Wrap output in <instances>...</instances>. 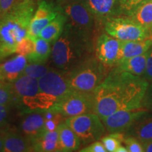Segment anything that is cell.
I'll return each mask as SVG.
<instances>
[{
  "label": "cell",
  "instance_id": "cell-1",
  "mask_svg": "<svg viewBox=\"0 0 152 152\" xmlns=\"http://www.w3.org/2000/svg\"><path fill=\"white\" fill-rule=\"evenodd\" d=\"M148 85L143 76L114 67L93 92L94 113L102 118L120 110L142 108Z\"/></svg>",
  "mask_w": 152,
  "mask_h": 152
},
{
  "label": "cell",
  "instance_id": "cell-2",
  "mask_svg": "<svg viewBox=\"0 0 152 152\" xmlns=\"http://www.w3.org/2000/svg\"><path fill=\"white\" fill-rule=\"evenodd\" d=\"M35 13V0H18L0 17V59L16 53L18 44L28 37Z\"/></svg>",
  "mask_w": 152,
  "mask_h": 152
},
{
  "label": "cell",
  "instance_id": "cell-3",
  "mask_svg": "<svg viewBox=\"0 0 152 152\" xmlns=\"http://www.w3.org/2000/svg\"><path fill=\"white\" fill-rule=\"evenodd\" d=\"M91 35L66 23L62 35L54 44L52 61L56 68L69 72L90 57Z\"/></svg>",
  "mask_w": 152,
  "mask_h": 152
},
{
  "label": "cell",
  "instance_id": "cell-4",
  "mask_svg": "<svg viewBox=\"0 0 152 152\" xmlns=\"http://www.w3.org/2000/svg\"><path fill=\"white\" fill-rule=\"evenodd\" d=\"M106 67L96 57L90 56L71 71L66 72L70 89L93 92L109 73Z\"/></svg>",
  "mask_w": 152,
  "mask_h": 152
},
{
  "label": "cell",
  "instance_id": "cell-5",
  "mask_svg": "<svg viewBox=\"0 0 152 152\" xmlns=\"http://www.w3.org/2000/svg\"><path fill=\"white\" fill-rule=\"evenodd\" d=\"M65 122L78 136L83 145L97 141L106 130L101 118L95 113L67 118Z\"/></svg>",
  "mask_w": 152,
  "mask_h": 152
},
{
  "label": "cell",
  "instance_id": "cell-6",
  "mask_svg": "<svg viewBox=\"0 0 152 152\" xmlns=\"http://www.w3.org/2000/svg\"><path fill=\"white\" fill-rule=\"evenodd\" d=\"M108 35L122 41L143 40L149 38L150 30L142 27L129 16H113L104 22Z\"/></svg>",
  "mask_w": 152,
  "mask_h": 152
},
{
  "label": "cell",
  "instance_id": "cell-7",
  "mask_svg": "<svg viewBox=\"0 0 152 152\" xmlns=\"http://www.w3.org/2000/svg\"><path fill=\"white\" fill-rule=\"evenodd\" d=\"M52 107L65 118L81 114L94 113V94L71 90L57 101Z\"/></svg>",
  "mask_w": 152,
  "mask_h": 152
},
{
  "label": "cell",
  "instance_id": "cell-8",
  "mask_svg": "<svg viewBox=\"0 0 152 152\" xmlns=\"http://www.w3.org/2000/svg\"><path fill=\"white\" fill-rule=\"evenodd\" d=\"M59 7L61 11L67 17L68 24L92 35L95 18L81 0H75Z\"/></svg>",
  "mask_w": 152,
  "mask_h": 152
},
{
  "label": "cell",
  "instance_id": "cell-9",
  "mask_svg": "<svg viewBox=\"0 0 152 152\" xmlns=\"http://www.w3.org/2000/svg\"><path fill=\"white\" fill-rule=\"evenodd\" d=\"M122 40L102 34L96 40V57L106 66H116L122 58Z\"/></svg>",
  "mask_w": 152,
  "mask_h": 152
},
{
  "label": "cell",
  "instance_id": "cell-10",
  "mask_svg": "<svg viewBox=\"0 0 152 152\" xmlns=\"http://www.w3.org/2000/svg\"><path fill=\"white\" fill-rule=\"evenodd\" d=\"M149 111L144 108L120 110L104 118L102 121L109 133L126 132L132 125Z\"/></svg>",
  "mask_w": 152,
  "mask_h": 152
},
{
  "label": "cell",
  "instance_id": "cell-11",
  "mask_svg": "<svg viewBox=\"0 0 152 152\" xmlns=\"http://www.w3.org/2000/svg\"><path fill=\"white\" fill-rule=\"evenodd\" d=\"M60 12V7L46 0H38L37 10L30 24L28 37L35 40L43 28L56 18Z\"/></svg>",
  "mask_w": 152,
  "mask_h": 152
},
{
  "label": "cell",
  "instance_id": "cell-12",
  "mask_svg": "<svg viewBox=\"0 0 152 152\" xmlns=\"http://www.w3.org/2000/svg\"><path fill=\"white\" fill-rule=\"evenodd\" d=\"M38 83L41 92L54 96L58 100L71 91L68 85L67 73L63 71H58L52 68L38 79Z\"/></svg>",
  "mask_w": 152,
  "mask_h": 152
},
{
  "label": "cell",
  "instance_id": "cell-13",
  "mask_svg": "<svg viewBox=\"0 0 152 152\" xmlns=\"http://www.w3.org/2000/svg\"><path fill=\"white\" fill-rule=\"evenodd\" d=\"M45 110H33L23 112L20 130L24 135L33 139L45 132Z\"/></svg>",
  "mask_w": 152,
  "mask_h": 152
},
{
  "label": "cell",
  "instance_id": "cell-14",
  "mask_svg": "<svg viewBox=\"0 0 152 152\" xmlns=\"http://www.w3.org/2000/svg\"><path fill=\"white\" fill-rule=\"evenodd\" d=\"M94 18L100 22L118 16V0H81Z\"/></svg>",
  "mask_w": 152,
  "mask_h": 152
},
{
  "label": "cell",
  "instance_id": "cell-15",
  "mask_svg": "<svg viewBox=\"0 0 152 152\" xmlns=\"http://www.w3.org/2000/svg\"><path fill=\"white\" fill-rule=\"evenodd\" d=\"M26 56L18 54L0 65V80L14 83L22 75L28 64Z\"/></svg>",
  "mask_w": 152,
  "mask_h": 152
},
{
  "label": "cell",
  "instance_id": "cell-16",
  "mask_svg": "<svg viewBox=\"0 0 152 152\" xmlns=\"http://www.w3.org/2000/svg\"><path fill=\"white\" fill-rule=\"evenodd\" d=\"M13 87L16 96V104L17 105L20 100L30 97L40 92L38 80L22 75L13 83Z\"/></svg>",
  "mask_w": 152,
  "mask_h": 152
},
{
  "label": "cell",
  "instance_id": "cell-17",
  "mask_svg": "<svg viewBox=\"0 0 152 152\" xmlns=\"http://www.w3.org/2000/svg\"><path fill=\"white\" fill-rule=\"evenodd\" d=\"M58 99L54 96L40 92L30 97L20 100L17 104L23 112L33 110H47L56 104Z\"/></svg>",
  "mask_w": 152,
  "mask_h": 152
},
{
  "label": "cell",
  "instance_id": "cell-18",
  "mask_svg": "<svg viewBox=\"0 0 152 152\" xmlns=\"http://www.w3.org/2000/svg\"><path fill=\"white\" fill-rule=\"evenodd\" d=\"M3 140L4 152L33 151L31 139L23 134L9 131L4 134Z\"/></svg>",
  "mask_w": 152,
  "mask_h": 152
},
{
  "label": "cell",
  "instance_id": "cell-19",
  "mask_svg": "<svg viewBox=\"0 0 152 152\" xmlns=\"http://www.w3.org/2000/svg\"><path fill=\"white\" fill-rule=\"evenodd\" d=\"M127 135L133 136L142 144L152 140V112L140 118L126 132Z\"/></svg>",
  "mask_w": 152,
  "mask_h": 152
},
{
  "label": "cell",
  "instance_id": "cell-20",
  "mask_svg": "<svg viewBox=\"0 0 152 152\" xmlns=\"http://www.w3.org/2000/svg\"><path fill=\"white\" fill-rule=\"evenodd\" d=\"M33 151L56 152L61 151L58 144V130L46 131L31 139Z\"/></svg>",
  "mask_w": 152,
  "mask_h": 152
},
{
  "label": "cell",
  "instance_id": "cell-21",
  "mask_svg": "<svg viewBox=\"0 0 152 152\" xmlns=\"http://www.w3.org/2000/svg\"><path fill=\"white\" fill-rule=\"evenodd\" d=\"M58 144L61 152L75 151L80 149L81 141L75 132L65 123H62L57 128Z\"/></svg>",
  "mask_w": 152,
  "mask_h": 152
},
{
  "label": "cell",
  "instance_id": "cell-22",
  "mask_svg": "<svg viewBox=\"0 0 152 152\" xmlns=\"http://www.w3.org/2000/svg\"><path fill=\"white\" fill-rule=\"evenodd\" d=\"M67 17L61 11L56 18L42 30L38 37L42 38L50 44L55 43L62 35L65 28Z\"/></svg>",
  "mask_w": 152,
  "mask_h": 152
},
{
  "label": "cell",
  "instance_id": "cell-23",
  "mask_svg": "<svg viewBox=\"0 0 152 152\" xmlns=\"http://www.w3.org/2000/svg\"><path fill=\"white\" fill-rule=\"evenodd\" d=\"M152 47V37L143 40L123 41L121 60L147 53Z\"/></svg>",
  "mask_w": 152,
  "mask_h": 152
},
{
  "label": "cell",
  "instance_id": "cell-24",
  "mask_svg": "<svg viewBox=\"0 0 152 152\" xmlns=\"http://www.w3.org/2000/svg\"><path fill=\"white\" fill-rule=\"evenodd\" d=\"M147 52L139 56L130 57L121 61L116 66L120 70L128 72L133 75L144 76L146 69Z\"/></svg>",
  "mask_w": 152,
  "mask_h": 152
},
{
  "label": "cell",
  "instance_id": "cell-25",
  "mask_svg": "<svg viewBox=\"0 0 152 152\" xmlns=\"http://www.w3.org/2000/svg\"><path fill=\"white\" fill-rule=\"evenodd\" d=\"M35 48L33 52L26 56L28 63L45 64L52 54L50 43L42 38L37 37L35 39Z\"/></svg>",
  "mask_w": 152,
  "mask_h": 152
},
{
  "label": "cell",
  "instance_id": "cell-26",
  "mask_svg": "<svg viewBox=\"0 0 152 152\" xmlns=\"http://www.w3.org/2000/svg\"><path fill=\"white\" fill-rule=\"evenodd\" d=\"M129 17L142 27L150 30L152 26V0L140 6Z\"/></svg>",
  "mask_w": 152,
  "mask_h": 152
},
{
  "label": "cell",
  "instance_id": "cell-27",
  "mask_svg": "<svg viewBox=\"0 0 152 152\" xmlns=\"http://www.w3.org/2000/svg\"><path fill=\"white\" fill-rule=\"evenodd\" d=\"M45 132L46 131L52 132V131L56 130L58 126L63 123V120L65 118L59 112L56 111L52 106L49 109L45 110Z\"/></svg>",
  "mask_w": 152,
  "mask_h": 152
},
{
  "label": "cell",
  "instance_id": "cell-28",
  "mask_svg": "<svg viewBox=\"0 0 152 152\" xmlns=\"http://www.w3.org/2000/svg\"><path fill=\"white\" fill-rule=\"evenodd\" d=\"M16 104L13 83L0 80V104L10 106Z\"/></svg>",
  "mask_w": 152,
  "mask_h": 152
},
{
  "label": "cell",
  "instance_id": "cell-29",
  "mask_svg": "<svg viewBox=\"0 0 152 152\" xmlns=\"http://www.w3.org/2000/svg\"><path fill=\"white\" fill-rule=\"evenodd\" d=\"M149 0H118V16H130L140 6Z\"/></svg>",
  "mask_w": 152,
  "mask_h": 152
},
{
  "label": "cell",
  "instance_id": "cell-30",
  "mask_svg": "<svg viewBox=\"0 0 152 152\" xmlns=\"http://www.w3.org/2000/svg\"><path fill=\"white\" fill-rule=\"evenodd\" d=\"M125 135L121 132L109 133L102 137V142L108 152H116L118 147L123 143Z\"/></svg>",
  "mask_w": 152,
  "mask_h": 152
},
{
  "label": "cell",
  "instance_id": "cell-31",
  "mask_svg": "<svg viewBox=\"0 0 152 152\" xmlns=\"http://www.w3.org/2000/svg\"><path fill=\"white\" fill-rule=\"evenodd\" d=\"M52 68L44 65V64L29 63L24 68L22 75L30 76V77L38 80L45 75Z\"/></svg>",
  "mask_w": 152,
  "mask_h": 152
},
{
  "label": "cell",
  "instance_id": "cell-32",
  "mask_svg": "<svg viewBox=\"0 0 152 152\" xmlns=\"http://www.w3.org/2000/svg\"><path fill=\"white\" fill-rule=\"evenodd\" d=\"M35 48V42L31 38L26 37L23 38L18 44L16 47V53L18 54L28 56V54L33 52Z\"/></svg>",
  "mask_w": 152,
  "mask_h": 152
},
{
  "label": "cell",
  "instance_id": "cell-33",
  "mask_svg": "<svg viewBox=\"0 0 152 152\" xmlns=\"http://www.w3.org/2000/svg\"><path fill=\"white\" fill-rule=\"evenodd\" d=\"M123 143L128 150V152H143L142 143L136 137L130 135L125 136Z\"/></svg>",
  "mask_w": 152,
  "mask_h": 152
},
{
  "label": "cell",
  "instance_id": "cell-34",
  "mask_svg": "<svg viewBox=\"0 0 152 152\" xmlns=\"http://www.w3.org/2000/svg\"><path fill=\"white\" fill-rule=\"evenodd\" d=\"M142 108L152 112V83H149L142 103Z\"/></svg>",
  "mask_w": 152,
  "mask_h": 152
},
{
  "label": "cell",
  "instance_id": "cell-35",
  "mask_svg": "<svg viewBox=\"0 0 152 152\" xmlns=\"http://www.w3.org/2000/svg\"><path fill=\"white\" fill-rule=\"evenodd\" d=\"M143 77L149 82V83H152V47L147 52L146 69Z\"/></svg>",
  "mask_w": 152,
  "mask_h": 152
},
{
  "label": "cell",
  "instance_id": "cell-36",
  "mask_svg": "<svg viewBox=\"0 0 152 152\" xmlns=\"http://www.w3.org/2000/svg\"><path fill=\"white\" fill-rule=\"evenodd\" d=\"M80 152H106V148L104 147L103 143L102 141H95L91 143L87 147L83 148L79 150Z\"/></svg>",
  "mask_w": 152,
  "mask_h": 152
},
{
  "label": "cell",
  "instance_id": "cell-37",
  "mask_svg": "<svg viewBox=\"0 0 152 152\" xmlns=\"http://www.w3.org/2000/svg\"><path fill=\"white\" fill-rule=\"evenodd\" d=\"M18 0H0V17L12 8Z\"/></svg>",
  "mask_w": 152,
  "mask_h": 152
},
{
  "label": "cell",
  "instance_id": "cell-38",
  "mask_svg": "<svg viewBox=\"0 0 152 152\" xmlns=\"http://www.w3.org/2000/svg\"><path fill=\"white\" fill-rule=\"evenodd\" d=\"M9 106L0 104V127L4 126L7 123L9 116Z\"/></svg>",
  "mask_w": 152,
  "mask_h": 152
},
{
  "label": "cell",
  "instance_id": "cell-39",
  "mask_svg": "<svg viewBox=\"0 0 152 152\" xmlns=\"http://www.w3.org/2000/svg\"><path fill=\"white\" fill-rule=\"evenodd\" d=\"M144 148V151L145 152H152V140L151 141L145 142L142 144Z\"/></svg>",
  "mask_w": 152,
  "mask_h": 152
},
{
  "label": "cell",
  "instance_id": "cell-40",
  "mask_svg": "<svg viewBox=\"0 0 152 152\" xmlns=\"http://www.w3.org/2000/svg\"><path fill=\"white\" fill-rule=\"evenodd\" d=\"M56 1L58 6H61L63 4H65L72 2V1H75V0H56Z\"/></svg>",
  "mask_w": 152,
  "mask_h": 152
},
{
  "label": "cell",
  "instance_id": "cell-41",
  "mask_svg": "<svg viewBox=\"0 0 152 152\" xmlns=\"http://www.w3.org/2000/svg\"><path fill=\"white\" fill-rule=\"evenodd\" d=\"M116 152H128V150L125 146H123L122 144H121V145L118 147V148L117 149Z\"/></svg>",
  "mask_w": 152,
  "mask_h": 152
},
{
  "label": "cell",
  "instance_id": "cell-42",
  "mask_svg": "<svg viewBox=\"0 0 152 152\" xmlns=\"http://www.w3.org/2000/svg\"><path fill=\"white\" fill-rule=\"evenodd\" d=\"M0 151H4V140L0 137Z\"/></svg>",
  "mask_w": 152,
  "mask_h": 152
},
{
  "label": "cell",
  "instance_id": "cell-43",
  "mask_svg": "<svg viewBox=\"0 0 152 152\" xmlns=\"http://www.w3.org/2000/svg\"><path fill=\"white\" fill-rule=\"evenodd\" d=\"M150 33H151V37H152V26H151V29H150Z\"/></svg>",
  "mask_w": 152,
  "mask_h": 152
}]
</instances>
